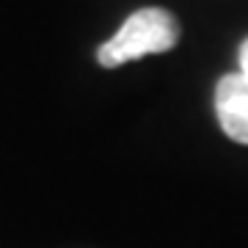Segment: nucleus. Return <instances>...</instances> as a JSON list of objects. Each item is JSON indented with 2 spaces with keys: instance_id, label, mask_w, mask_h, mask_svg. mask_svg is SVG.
<instances>
[{
  "instance_id": "f257e3e1",
  "label": "nucleus",
  "mask_w": 248,
  "mask_h": 248,
  "mask_svg": "<svg viewBox=\"0 0 248 248\" xmlns=\"http://www.w3.org/2000/svg\"><path fill=\"white\" fill-rule=\"evenodd\" d=\"M179 42V22L166 9L146 6L124 19L105 45L99 47V63L108 69L124 66V63L143 58V55H157L174 50Z\"/></svg>"
},
{
  "instance_id": "f03ea898",
  "label": "nucleus",
  "mask_w": 248,
  "mask_h": 248,
  "mask_svg": "<svg viewBox=\"0 0 248 248\" xmlns=\"http://www.w3.org/2000/svg\"><path fill=\"white\" fill-rule=\"evenodd\" d=\"M215 116L232 141L248 146V80L243 75H223L215 86Z\"/></svg>"
},
{
  "instance_id": "7ed1b4c3",
  "label": "nucleus",
  "mask_w": 248,
  "mask_h": 248,
  "mask_svg": "<svg viewBox=\"0 0 248 248\" xmlns=\"http://www.w3.org/2000/svg\"><path fill=\"white\" fill-rule=\"evenodd\" d=\"M237 61H240V69L237 75H243V78L248 80V39L240 45V53H237Z\"/></svg>"
}]
</instances>
